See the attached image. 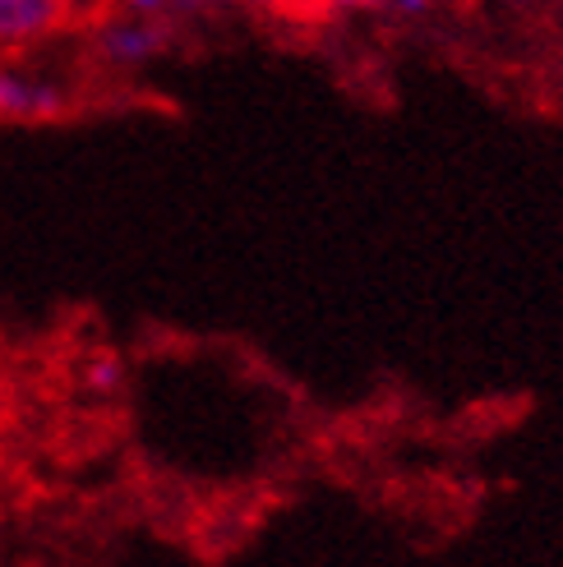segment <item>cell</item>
<instances>
[{
	"label": "cell",
	"instance_id": "52a82bcc",
	"mask_svg": "<svg viewBox=\"0 0 563 567\" xmlns=\"http://www.w3.org/2000/svg\"><path fill=\"white\" fill-rule=\"evenodd\" d=\"M379 6H383L388 14H398V19H420V14H430L439 0H379Z\"/></svg>",
	"mask_w": 563,
	"mask_h": 567
},
{
	"label": "cell",
	"instance_id": "277c9868",
	"mask_svg": "<svg viewBox=\"0 0 563 567\" xmlns=\"http://www.w3.org/2000/svg\"><path fill=\"white\" fill-rule=\"evenodd\" d=\"M83 379H89L93 392H116L121 379H125V370H121V360H116V355H98L89 370H83Z\"/></svg>",
	"mask_w": 563,
	"mask_h": 567
},
{
	"label": "cell",
	"instance_id": "7a4b0ae2",
	"mask_svg": "<svg viewBox=\"0 0 563 567\" xmlns=\"http://www.w3.org/2000/svg\"><path fill=\"white\" fill-rule=\"evenodd\" d=\"M172 47V23H162V19H106L98 28V55L106 65H116V70H139V65H149L157 61V55Z\"/></svg>",
	"mask_w": 563,
	"mask_h": 567
},
{
	"label": "cell",
	"instance_id": "9c48e42d",
	"mask_svg": "<svg viewBox=\"0 0 563 567\" xmlns=\"http://www.w3.org/2000/svg\"><path fill=\"white\" fill-rule=\"evenodd\" d=\"M328 10H365V6H379V0H319Z\"/></svg>",
	"mask_w": 563,
	"mask_h": 567
},
{
	"label": "cell",
	"instance_id": "30bf717a",
	"mask_svg": "<svg viewBox=\"0 0 563 567\" xmlns=\"http://www.w3.org/2000/svg\"><path fill=\"white\" fill-rule=\"evenodd\" d=\"M503 6H526V0H503Z\"/></svg>",
	"mask_w": 563,
	"mask_h": 567
},
{
	"label": "cell",
	"instance_id": "5b68a950",
	"mask_svg": "<svg viewBox=\"0 0 563 567\" xmlns=\"http://www.w3.org/2000/svg\"><path fill=\"white\" fill-rule=\"evenodd\" d=\"M217 6H222V0H172V6H166V23H172V19H204Z\"/></svg>",
	"mask_w": 563,
	"mask_h": 567
},
{
	"label": "cell",
	"instance_id": "6da1fadb",
	"mask_svg": "<svg viewBox=\"0 0 563 567\" xmlns=\"http://www.w3.org/2000/svg\"><path fill=\"white\" fill-rule=\"evenodd\" d=\"M70 111L65 83H55L47 74H28L19 65H0V121H55Z\"/></svg>",
	"mask_w": 563,
	"mask_h": 567
},
{
	"label": "cell",
	"instance_id": "8992f818",
	"mask_svg": "<svg viewBox=\"0 0 563 567\" xmlns=\"http://www.w3.org/2000/svg\"><path fill=\"white\" fill-rule=\"evenodd\" d=\"M116 6L130 19H162L166 23V6H172V0H116Z\"/></svg>",
	"mask_w": 563,
	"mask_h": 567
},
{
	"label": "cell",
	"instance_id": "3957f363",
	"mask_svg": "<svg viewBox=\"0 0 563 567\" xmlns=\"http://www.w3.org/2000/svg\"><path fill=\"white\" fill-rule=\"evenodd\" d=\"M70 23V0H0V51L33 47Z\"/></svg>",
	"mask_w": 563,
	"mask_h": 567
},
{
	"label": "cell",
	"instance_id": "ba28073f",
	"mask_svg": "<svg viewBox=\"0 0 563 567\" xmlns=\"http://www.w3.org/2000/svg\"><path fill=\"white\" fill-rule=\"evenodd\" d=\"M240 6H249V10H309V6H319V0H240Z\"/></svg>",
	"mask_w": 563,
	"mask_h": 567
}]
</instances>
